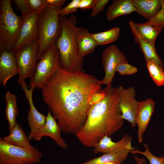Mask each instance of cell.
Listing matches in <instances>:
<instances>
[{
    "instance_id": "30",
    "label": "cell",
    "mask_w": 164,
    "mask_h": 164,
    "mask_svg": "<svg viewBox=\"0 0 164 164\" xmlns=\"http://www.w3.org/2000/svg\"><path fill=\"white\" fill-rule=\"evenodd\" d=\"M80 0H73L60 11V16H66L77 11Z\"/></svg>"
},
{
    "instance_id": "40",
    "label": "cell",
    "mask_w": 164,
    "mask_h": 164,
    "mask_svg": "<svg viewBox=\"0 0 164 164\" xmlns=\"http://www.w3.org/2000/svg\"><path fill=\"white\" fill-rule=\"evenodd\" d=\"M163 164H164V162L163 163Z\"/></svg>"
},
{
    "instance_id": "31",
    "label": "cell",
    "mask_w": 164,
    "mask_h": 164,
    "mask_svg": "<svg viewBox=\"0 0 164 164\" xmlns=\"http://www.w3.org/2000/svg\"><path fill=\"white\" fill-rule=\"evenodd\" d=\"M31 12L39 13L47 6L44 0H26Z\"/></svg>"
},
{
    "instance_id": "22",
    "label": "cell",
    "mask_w": 164,
    "mask_h": 164,
    "mask_svg": "<svg viewBox=\"0 0 164 164\" xmlns=\"http://www.w3.org/2000/svg\"><path fill=\"white\" fill-rule=\"evenodd\" d=\"M5 99L6 103L5 117L8 123L9 131H11L17 122L16 118L19 114L16 96L9 91L6 92Z\"/></svg>"
},
{
    "instance_id": "13",
    "label": "cell",
    "mask_w": 164,
    "mask_h": 164,
    "mask_svg": "<svg viewBox=\"0 0 164 164\" xmlns=\"http://www.w3.org/2000/svg\"><path fill=\"white\" fill-rule=\"evenodd\" d=\"M24 91L29 105L27 115V120L30 129L29 133L33 132L40 128L45 124L46 116L40 113L35 107L32 99V93L36 88L34 87L29 89L25 81L19 84Z\"/></svg>"
},
{
    "instance_id": "12",
    "label": "cell",
    "mask_w": 164,
    "mask_h": 164,
    "mask_svg": "<svg viewBox=\"0 0 164 164\" xmlns=\"http://www.w3.org/2000/svg\"><path fill=\"white\" fill-rule=\"evenodd\" d=\"M61 130L56 119L49 110L44 125L38 130L29 133L28 136L30 141H39L44 136L51 138L59 147L67 149L68 146L61 135Z\"/></svg>"
},
{
    "instance_id": "1",
    "label": "cell",
    "mask_w": 164,
    "mask_h": 164,
    "mask_svg": "<svg viewBox=\"0 0 164 164\" xmlns=\"http://www.w3.org/2000/svg\"><path fill=\"white\" fill-rule=\"evenodd\" d=\"M41 89L43 100L61 132L75 135L86 121L91 97L102 90L94 75L83 70L69 72L60 66Z\"/></svg>"
},
{
    "instance_id": "16",
    "label": "cell",
    "mask_w": 164,
    "mask_h": 164,
    "mask_svg": "<svg viewBox=\"0 0 164 164\" xmlns=\"http://www.w3.org/2000/svg\"><path fill=\"white\" fill-rule=\"evenodd\" d=\"M0 51V83L6 87L8 81L19 74V70L13 52L5 50Z\"/></svg>"
},
{
    "instance_id": "33",
    "label": "cell",
    "mask_w": 164,
    "mask_h": 164,
    "mask_svg": "<svg viewBox=\"0 0 164 164\" xmlns=\"http://www.w3.org/2000/svg\"><path fill=\"white\" fill-rule=\"evenodd\" d=\"M13 1L21 12L22 15L32 12L29 9L26 0H14Z\"/></svg>"
},
{
    "instance_id": "18",
    "label": "cell",
    "mask_w": 164,
    "mask_h": 164,
    "mask_svg": "<svg viewBox=\"0 0 164 164\" xmlns=\"http://www.w3.org/2000/svg\"><path fill=\"white\" fill-rule=\"evenodd\" d=\"M75 41L78 52L83 58L94 52L98 46L92 33L85 28L79 27L76 35Z\"/></svg>"
},
{
    "instance_id": "5",
    "label": "cell",
    "mask_w": 164,
    "mask_h": 164,
    "mask_svg": "<svg viewBox=\"0 0 164 164\" xmlns=\"http://www.w3.org/2000/svg\"><path fill=\"white\" fill-rule=\"evenodd\" d=\"M22 17L14 12L10 0L0 1V51H12L18 40Z\"/></svg>"
},
{
    "instance_id": "20",
    "label": "cell",
    "mask_w": 164,
    "mask_h": 164,
    "mask_svg": "<svg viewBox=\"0 0 164 164\" xmlns=\"http://www.w3.org/2000/svg\"><path fill=\"white\" fill-rule=\"evenodd\" d=\"M135 12L133 0H114L108 8L106 13L108 21H112L119 16Z\"/></svg>"
},
{
    "instance_id": "23",
    "label": "cell",
    "mask_w": 164,
    "mask_h": 164,
    "mask_svg": "<svg viewBox=\"0 0 164 164\" xmlns=\"http://www.w3.org/2000/svg\"><path fill=\"white\" fill-rule=\"evenodd\" d=\"M134 150L129 149L114 153H104L102 155L94 158L83 163L75 164H104L113 162L122 164L126 159L128 154Z\"/></svg>"
},
{
    "instance_id": "38",
    "label": "cell",
    "mask_w": 164,
    "mask_h": 164,
    "mask_svg": "<svg viewBox=\"0 0 164 164\" xmlns=\"http://www.w3.org/2000/svg\"><path fill=\"white\" fill-rule=\"evenodd\" d=\"M104 164H117L113 162H108V163H105Z\"/></svg>"
},
{
    "instance_id": "25",
    "label": "cell",
    "mask_w": 164,
    "mask_h": 164,
    "mask_svg": "<svg viewBox=\"0 0 164 164\" xmlns=\"http://www.w3.org/2000/svg\"><path fill=\"white\" fill-rule=\"evenodd\" d=\"M120 31L119 27H117L106 31L92 33V35L98 45L102 46L116 41L118 38Z\"/></svg>"
},
{
    "instance_id": "2",
    "label": "cell",
    "mask_w": 164,
    "mask_h": 164,
    "mask_svg": "<svg viewBox=\"0 0 164 164\" xmlns=\"http://www.w3.org/2000/svg\"><path fill=\"white\" fill-rule=\"evenodd\" d=\"M103 90L104 97L100 102L90 106L86 121L75 135L86 147L94 148L104 137H110L123 125L117 88L111 85Z\"/></svg>"
},
{
    "instance_id": "9",
    "label": "cell",
    "mask_w": 164,
    "mask_h": 164,
    "mask_svg": "<svg viewBox=\"0 0 164 164\" xmlns=\"http://www.w3.org/2000/svg\"><path fill=\"white\" fill-rule=\"evenodd\" d=\"M101 60L105 75L102 80H99V83L101 85L111 86L117 66L120 63L128 62L124 54L115 45H110L104 49Z\"/></svg>"
},
{
    "instance_id": "7",
    "label": "cell",
    "mask_w": 164,
    "mask_h": 164,
    "mask_svg": "<svg viewBox=\"0 0 164 164\" xmlns=\"http://www.w3.org/2000/svg\"><path fill=\"white\" fill-rule=\"evenodd\" d=\"M39 61L29 86L42 89L60 66L59 51L56 44L44 52Z\"/></svg>"
},
{
    "instance_id": "26",
    "label": "cell",
    "mask_w": 164,
    "mask_h": 164,
    "mask_svg": "<svg viewBox=\"0 0 164 164\" xmlns=\"http://www.w3.org/2000/svg\"><path fill=\"white\" fill-rule=\"evenodd\" d=\"M150 76L158 86L164 85V71L163 67L153 60L146 63Z\"/></svg>"
},
{
    "instance_id": "37",
    "label": "cell",
    "mask_w": 164,
    "mask_h": 164,
    "mask_svg": "<svg viewBox=\"0 0 164 164\" xmlns=\"http://www.w3.org/2000/svg\"><path fill=\"white\" fill-rule=\"evenodd\" d=\"M133 158L136 161L137 164H145L146 163V160L144 158H139L136 155H135Z\"/></svg>"
},
{
    "instance_id": "34",
    "label": "cell",
    "mask_w": 164,
    "mask_h": 164,
    "mask_svg": "<svg viewBox=\"0 0 164 164\" xmlns=\"http://www.w3.org/2000/svg\"><path fill=\"white\" fill-rule=\"evenodd\" d=\"M105 96V93L103 89L101 92L94 93L91 96L89 100V105H91L100 102Z\"/></svg>"
},
{
    "instance_id": "36",
    "label": "cell",
    "mask_w": 164,
    "mask_h": 164,
    "mask_svg": "<svg viewBox=\"0 0 164 164\" xmlns=\"http://www.w3.org/2000/svg\"><path fill=\"white\" fill-rule=\"evenodd\" d=\"M47 6L62 8L66 1L65 0H44Z\"/></svg>"
},
{
    "instance_id": "14",
    "label": "cell",
    "mask_w": 164,
    "mask_h": 164,
    "mask_svg": "<svg viewBox=\"0 0 164 164\" xmlns=\"http://www.w3.org/2000/svg\"><path fill=\"white\" fill-rule=\"evenodd\" d=\"M132 136L128 134L124 135L119 141L113 142L110 137L105 136L93 148L95 154L114 153L129 149H134L131 145Z\"/></svg>"
},
{
    "instance_id": "17",
    "label": "cell",
    "mask_w": 164,
    "mask_h": 164,
    "mask_svg": "<svg viewBox=\"0 0 164 164\" xmlns=\"http://www.w3.org/2000/svg\"><path fill=\"white\" fill-rule=\"evenodd\" d=\"M128 24L134 36L139 37L147 43L155 44L156 38L161 33L162 26L145 24L143 23H137L132 20Z\"/></svg>"
},
{
    "instance_id": "28",
    "label": "cell",
    "mask_w": 164,
    "mask_h": 164,
    "mask_svg": "<svg viewBox=\"0 0 164 164\" xmlns=\"http://www.w3.org/2000/svg\"><path fill=\"white\" fill-rule=\"evenodd\" d=\"M138 71V68L128 62L122 63L117 66L116 72H117L120 75H130L136 73Z\"/></svg>"
},
{
    "instance_id": "27",
    "label": "cell",
    "mask_w": 164,
    "mask_h": 164,
    "mask_svg": "<svg viewBox=\"0 0 164 164\" xmlns=\"http://www.w3.org/2000/svg\"><path fill=\"white\" fill-rule=\"evenodd\" d=\"M144 146L145 148V150L144 152L136 149L134 150L131 153L133 154L139 153L145 156L149 162V164L145 163V164H163L164 162V156L157 157L152 154L150 151L147 144H144Z\"/></svg>"
},
{
    "instance_id": "11",
    "label": "cell",
    "mask_w": 164,
    "mask_h": 164,
    "mask_svg": "<svg viewBox=\"0 0 164 164\" xmlns=\"http://www.w3.org/2000/svg\"><path fill=\"white\" fill-rule=\"evenodd\" d=\"M39 13L32 12L22 15V23L17 41L12 49L16 52L38 39V21Z\"/></svg>"
},
{
    "instance_id": "39",
    "label": "cell",
    "mask_w": 164,
    "mask_h": 164,
    "mask_svg": "<svg viewBox=\"0 0 164 164\" xmlns=\"http://www.w3.org/2000/svg\"><path fill=\"white\" fill-rule=\"evenodd\" d=\"M42 164H51L50 163H45V162H44Z\"/></svg>"
},
{
    "instance_id": "15",
    "label": "cell",
    "mask_w": 164,
    "mask_h": 164,
    "mask_svg": "<svg viewBox=\"0 0 164 164\" xmlns=\"http://www.w3.org/2000/svg\"><path fill=\"white\" fill-rule=\"evenodd\" d=\"M155 102L151 98L140 102L135 121L138 126V141L142 142L143 137L150 120L155 107Z\"/></svg>"
},
{
    "instance_id": "29",
    "label": "cell",
    "mask_w": 164,
    "mask_h": 164,
    "mask_svg": "<svg viewBox=\"0 0 164 164\" xmlns=\"http://www.w3.org/2000/svg\"><path fill=\"white\" fill-rule=\"evenodd\" d=\"M145 25L157 26L164 28V1L163 0L161 8L156 15L151 20L143 23Z\"/></svg>"
},
{
    "instance_id": "35",
    "label": "cell",
    "mask_w": 164,
    "mask_h": 164,
    "mask_svg": "<svg viewBox=\"0 0 164 164\" xmlns=\"http://www.w3.org/2000/svg\"><path fill=\"white\" fill-rule=\"evenodd\" d=\"M94 2V0H80L78 9L87 10L92 9Z\"/></svg>"
},
{
    "instance_id": "19",
    "label": "cell",
    "mask_w": 164,
    "mask_h": 164,
    "mask_svg": "<svg viewBox=\"0 0 164 164\" xmlns=\"http://www.w3.org/2000/svg\"><path fill=\"white\" fill-rule=\"evenodd\" d=\"M163 0H133L135 12L149 21L160 9Z\"/></svg>"
},
{
    "instance_id": "24",
    "label": "cell",
    "mask_w": 164,
    "mask_h": 164,
    "mask_svg": "<svg viewBox=\"0 0 164 164\" xmlns=\"http://www.w3.org/2000/svg\"><path fill=\"white\" fill-rule=\"evenodd\" d=\"M134 38L136 43L139 45V48L143 54L145 62L153 60L163 67L164 63L157 53L155 45L145 42L138 37L134 36Z\"/></svg>"
},
{
    "instance_id": "21",
    "label": "cell",
    "mask_w": 164,
    "mask_h": 164,
    "mask_svg": "<svg viewBox=\"0 0 164 164\" xmlns=\"http://www.w3.org/2000/svg\"><path fill=\"white\" fill-rule=\"evenodd\" d=\"M7 136L1 138L2 140L9 144L21 147L32 146L28 137L20 125L17 122Z\"/></svg>"
},
{
    "instance_id": "6",
    "label": "cell",
    "mask_w": 164,
    "mask_h": 164,
    "mask_svg": "<svg viewBox=\"0 0 164 164\" xmlns=\"http://www.w3.org/2000/svg\"><path fill=\"white\" fill-rule=\"evenodd\" d=\"M42 156V152L32 146H14L0 138V164H34L39 162Z\"/></svg>"
},
{
    "instance_id": "4",
    "label": "cell",
    "mask_w": 164,
    "mask_h": 164,
    "mask_svg": "<svg viewBox=\"0 0 164 164\" xmlns=\"http://www.w3.org/2000/svg\"><path fill=\"white\" fill-rule=\"evenodd\" d=\"M61 8L47 6L39 13L38 21V61L44 52L56 44L61 31L59 12Z\"/></svg>"
},
{
    "instance_id": "32",
    "label": "cell",
    "mask_w": 164,
    "mask_h": 164,
    "mask_svg": "<svg viewBox=\"0 0 164 164\" xmlns=\"http://www.w3.org/2000/svg\"><path fill=\"white\" fill-rule=\"evenodd\" d=\"M109 1V0H94L91 16L92 17L96 16L104 10Z\"/></svg>"
},
{
    "instance_id": "8",
    "label": "cell",
    "mask_w": 164,
    "mask_h": 164,
    "mask_svg": "<svg viewBox=\"0 0 164 164\" xmlns=\"http://www.w3.org/2000/svg\"><path fill=\"white\" fill-rule=\"evenodd\" d=\"M38 50L37 39L13 53L19 70V84L34 75L38 63Z\"/></svg>"
},
{
    "instance_id": "3",
    "label": "cell",
    "mask_w": 164,
    "mask_h": 164,
    "mask_svg": "<svg viewBox=\"0 0 164 164\" xmlns=\"http://www.w3.org/2000/svg\"><path fill=\"white\" fill-rule=\"evenodd\" d=\"M61 31L56 45L58 49L60 66L69 72L82 70L83 58L76 47L75 36L79 27L74 15L60 16Z\"/></svg>"
},
{
    "instance_id": "10",
    "label": "cell",
    "mask_w": 164,
    "mask_h": 164,
    "mask_svg": "<svg viewBox=\"0 0 164 164\" xmlns=\"http://www.w3.org/2000/svg\"><path fill=\"white\" fill-rule=\"evenodd\" d=\"M116 88L119 97L121 118L128 121L134 128L136 125L135 118L140 103L135 98V88L131 87L125 88L121 86Z\"/></svg>"
}]
</instances>
